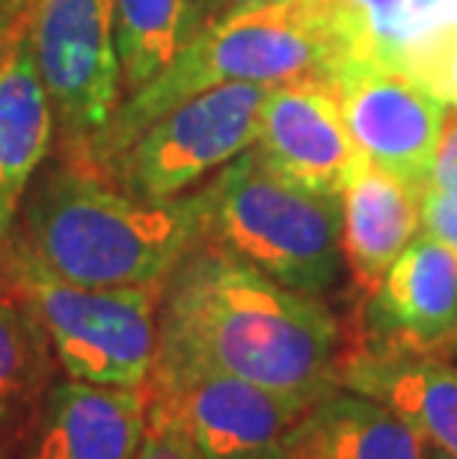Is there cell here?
Returning a JSON list of instances; mask_svg holds the SVG:
<instances>
[{
	"mask_svg": "<svg viewBox=\"0 0 457 459\" xmlns=\"http://www.w3.org/2000/svg\"><path fill=\"white\" fill-rule=\"evenodd\" d=\"M345 335L321 297L300 294L199 240L163 281L154 365H193L315 403L338 388Z\"/></svg>",
	"mask_w": 457,
	"mask_h": 459,
	"instance_id": "obj_1",
	"label": "cell"
},
{
	"mask_svg": "<svg viewBox=\"0 0 457 459\" xmlns=\"http://www.w3.org/2000/svg\"><path fill=\"white\" fill-rule=\"evenodd\" d=\"M206 238V193L145 202L90 166L63 160L33 190L9 252L86 288L163 285Z\"/></svg>",
	"mask_w": 457,
	"mask_h": 459,
	"instance_id": "obj_2",
	"label": "cell"
},
{
	"mask_svg": "<svg viewBox=\"0 0 457 459\" xmlns=\"http://www.w3.org/2000/svg\"><path fill=\"white\" fill-rule=\"evenodd\" d=\"M356 54V30L342 0H279L202 24L163 72L119 104L113 122L77 166L101 163L143 125L202 90L226 83L277 86L306 74H330Z\"/></svg>",
	"mask_w": 457,
	"mask_h": 459,
	"instance_id": "obj_3",
	"label": "cell"
},
{
	"mask_svg": "<svg viewBox=\"0 0 457 459\" xmlns=\"http://www.w3.org/2000/svg\"><path fill=\"white\" fill-rule=\"evenodd\" d=\"M206 193V238L300 294L324 299L345 276L338 193H318L282 178L241 152Z\"/></svg>",
	"mask_w": 457,
	"mask_h": 459,
	"instance_id": "obj_4",
	"label": "cell"
},
{
	"mask_svg": "<svg viewBox=\"0 0 457 459\" xmlns=\"http://www.w3.org/2000/svg\"><path fill=\"white\" fill-rule=\"evenodd\" d=\"M6 279L36 311L66 377L95 385H145L158 350L163 285L86 288L57 279L18 252Z\"/></svg>",
	"mask_w": 457,
	"mask_h": 459,
	"instance_id": "obj_5",
	"label": "cell"
},
{
	"mask_svg": "<svg viewBox=\"0 0 457 459\" xmlns=\"http://www.w3.org/2000/svg\"><path fill=\"white\" fill-rule=\"evenodd\" d=\"M270 86L226 83L184 99L92 169L145 202L179 199L206 175L252 149Z\"/></svg>",
	"mask_w": 457,
	"mask_h": 459,
	"instance_id": "obj_6",
	"label": "cell"
},
{
	"mask_svg": "<svg viewBox=\"0 0 457 459\" xmlns=\"http://www.w3.org/2000/svg\"><path fill=\"white\" fill-rule=\"evenodd\" d=\"M31 42L63 131V160H77L122 104L116 0H31Z\"/></svg>",
	"mask_w": 457,
	"mask_h": 459,
	"instance_id": "obj_7",
	"label": "cell"
},
{
	"mask_svg": "<svg viewBox=\"0 0 457 459\" xmlns=\"http://www.w3.org/2000/svg\"><path fill=\"white\" fill-rule=\"evenodd\" d=\"M145 397L181 424L202 459H294L309 400L223 370L152 365Z\"/></svg>",
	"mask_w": 457,
	"mask_h": 459,
	"instance_id": "obj_8",
	"label": "cell"
},
{
	"mask_svg": "<svg viewBox=\"0 0 457 459\" xmlns=\"http://www.w3.org/2000/svg\"><path fill=\"white\" fill-rule=\"evenodd\" d=\"M356 152L368 163L425 190L445 107L404 72L374 56H345L330 72Z\"/></svg>",
	"mask_w": 457,
	"mask_h": 459,
	"instance_id": "obj_9",
	"label": "cell"
},
{
	"mask_svg": "<svg viewBox=\"0 0 457 459\" xmlns=\"http://www.w3.org/2000/svg\"><path fill=\"white\" fill-rule=\"evenodd\" d=\"M345 347L381 356H457V252L419 234L363 306L359 335Z\"/></svg>",
	"mask_w": 457,
	"mask_h": 459,
	"instance_id": "obj_10",
	"label": "cell"
},
{
	"mask_svg": "<svg viewBox=\"0 0 457 459\" xmlns=\"http://www.w3.org/2000/svg\"><path fill=\"white\" fill-rule=\"evenodd\" d=\"M252 149L282 178L338 196L359 160L330 74L270 86Z\"/></svg>",
	"mask_w": 457,
	"mask_h": 459,
	"instance_id": "obj_11",
	"label": "cell"
},
{
	"mask_svg": "<svg viewBox=\"0 0 457 459\" xmlns=\"http://www.w3.org/2000/svg\"><path fill=\"white\" fill-rule=\"evenodd\" d=\"M54 110L31 42V0L0 13V243L54 136Z\"/></svg>",
	"mask_w": 457,
	"mask_h": 459,
	"instance_id": "obj_12",
	"label": "cell"
},
{
	"mask_svg": "<svg viewBox=\"0 0 457 459\" xmlns=\"http://www.w3.org/2000/svg\"><path fill=\"white\" fill-rule=\"evenodd\" d=\"M149 403L143 385H51L33 418L31 459H140Z\"/></svg>",
	"mask_w": 457,
	"mask_h": 459,
	"instance_id": "obj_13",
	"label": "cell"
},
{
	"mask_svg": "<svg viewBox=\"0 0 457 459\" xmlns=\"http://www.w3.org/2000/svg\"><path fill=\"white\" fill-rule=\"evenodd\" d=\"M342 252L356 290L368 297L395 258L422 234V190L363 154L342 190Z\"/></svg>",
	"mask_w": 457,
	"mask_h": 459,
	"instance_id": "obj_14",
	"label": "cell"
},
{
	"mask_svg": "<svg viewBox=\"0 0 457 459\" xmlns=\"http://www.w3.org/2000/svg\"><path fill=\"white\" fill-rule=\"evenodd\" d=\"M338 388L381 400L434 451L457 459V365L452 359L381 356L342 347Z\"/></svg>",
	"mask_w": 457,
	"mask_h": 459,
	"instance_id": "obj_15",
	"label": "cell"
},
{
	"mask_svg": "<svg viewBox=\"0 0 457 459\" xmlns=\"http://www.w3.org/2000/svg\"><path fill=\"white\" fill-rule=\"evenodd\" d=\"M427 447L419 429L381 400L333 388L309 406L294 459H427Z\"/></svg>",
	"mask_w": 457,
	"mask_h": 459,
	"instance_id": "obj_16",
	"label": "cell"
},
{
	"mask_svg": "<svg viewBox=\"0 0 457 459\" xmlns=\"http://www.w3.org/2000/svg\"><path fill=\"white\" fill-rule=\"evenodd\" d=\"M372 56L457 110V0H401Z\"/></svg>",
	"mask_w": 457,
	"mask_h": 459,
	"instance_id": "obj_17",
	"label": "cell"
},
{
	"mask_svg": "<svg viewBox=\"0 0 457 459\" xmlns=\"http://www.w3.org/2000/svg\"><path fill=\"white\" fill-rule=\"evenodd\" d=\"M51 338L27 306V299L4 281L0 285V447L15 429L33 421L51 392Z\"/></svg>",
	"mask_w": 457,
	"mask_h": 459,
	"instance_id": "obj_18",
	"label": "cell"
},
{
	"mask_svg": "<svg viewBox=\"0 0 457 459\" xmlns=\"http://www.w3.org/2000/svg\"><path fill=\"white\" fill-rule=\"evenodd\" d=\"M190 0H116L122 90L137 92L167 68L193 36Z\"/></svg>",
	"mask_w": 457,
	"mask_h": 459,
	"instance_id": "obj_19",
	"label": "cell"
},
{
	"mask_svg": "<svg viewBox=\"0 0 457 459\" xmlns=\"http://www.w3.org/2000/svg\"><path fill=\"white\" fill-rule=\"evenodd\" d=\"M145 403H149V429H145L140 459H202L188 433L167 409L152 403L149 397H145Z\"/></svg>",
	"mask_w": 457,
	"mask_h": 459,
	"instance_id": "obj_20",
	"label": "cell"
},
{
	"mask_svg": "<svg viewBox=\"0 0 457 459\" xmlns=\"http://www.w3.org/2000/svg\"><path fill=\"white\" fill-rule=\"evenodd\" d=\"M425 190L457 202V119L445 122L440 145H436V154L431 163V172H427Z\"/></svg>",
	"mask_w": 457,
	"mask_h": 459,
	"instance_id": "obj_21",
	"label": "cell"
},
{
	"mask_svg": "<svg viewBox=\"0 0 457 459\" xmlns=\"http://www.w3.org/2000/svg\"><path fill=\"white\" fill-rule=\"evenodd\" d=\"M422 231L457 252V202L422 190Z\"/></svg>",
	"mask_w": 457,
	"mask_h": 459,
	"instance_id": "obj_22",
	"label": "cell"
},
{
	"mask_svg": "<svg viewBox=\"0 0 457 459\" xmlns=\"http://www.w3.org/2000/svg\"><path fill=\"white\" fill-rule=\"evenodd\" d=\"M268 4H279V0H199V24H211V22H220V18H229L235 13H247V9H256V6H268Z\"/></svg>",
	"mask_w": 457,
	"mask_h": 459,
	"instance_id": "obj_23",
	"label": "cell"
},
{
	"mask_svg": "<svg viewBox=\"0 0 457 459\" xmlns=\"http://www.w3.org/2000/svg\"><path fill=\"white\" fill-rule=\"evenodd\" d=\"M4 4H6V9H18V6L24 4V0H4Z\"/></svg>",
	"mask_w": 457,
	"mask_h": 459,
	"instance_id": "obj_24",
	"label": "cell"
},
{
	"mask_svg": "<svg viewBox=\"0 0 457 459\" xmlns=\"http://www.w3.org/2000/svg\"><path fill=\"white\" fill-rule=\"evenodd\" d=\"M431 459H454V456H449V454H443V451H436V454H434Z\"/></svg>",
	"mask_w": 457,
	"mask_h": 459,
	"instance_id": "obj_25",
	"label": "cell"
},
{
	"mask_svg": "<svg viewBox=\"0 0 457 459\" xmlns=\"http://www.w3.org/2000/svg\"><path fill=\"white\" fill-rule=\"evenodd\" d=\"M454 359H457V356H454Z\"/></svg>",
	"mask_w": 457,
	"mask_h": 459,
	"instance_id": "obj_26",
	"label": "cell"
}]
</instances>
